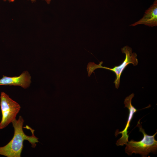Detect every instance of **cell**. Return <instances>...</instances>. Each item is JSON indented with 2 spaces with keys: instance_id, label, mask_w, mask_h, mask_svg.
I'll return each mask as SVG.
<instances>
[{
  "instance_id": "1",
  "label": "cell",
  "mask_w": 157,
  "mask_h": 157,
  "mask_svg": "<svg viewBox=\"0 0 157 157\" xmlns=\"http://www.w3.org/2000/svg\"><path fill=\"white\" fill-rule=\"evenodd\" d=\"M24 120L21 116L17 120L15 119L12 122L14 129L13 137L6 145L0 147V155L7 157H20L23 147V142L28 140L31 147H35L36 143L39 142L38 138L34 135V130L28 127L32 133L31 136H28L24 133L23 126Z\"/></svg>"
},
{
  "instance_id": "2",
  "label": "cell",
  "mask_w": 157,
  "mask_h": 157,
  "mask_svg": "<svg viewBox=\"0 0 157 157\" xmlns=\"http://www.w3.org/2000/svg\"><path fill=\"white\" fill-rule=\"evenodd\" d=\"M138 121L137 126L139 131L143 134V138L140 141H136L133 140L128 141L126 144L125 152L129 155H131L133 153L139 154L143 157H146L150 152H155L157 149V141L155 136L157 132L152 135H149L145 132L140 122Z\"/></svg>"
},
{
  "instance_id": "3",
  "label": "cell",
  "mask_w": 157,
  "mask_h": 157,
  "mask_svg": "<svg viewBox=\"0 0 157 157\" xmlns=\"http://www.w3.org/2000/svg\"><path fill=\"white\" fill-rule=\"evenodd\" d=\"M123 53L125 54V58L122 63L119 66H115L113 68H110L101 65L103 62H100L99 64H96L94 62H89L87 65V70L88 73V76H90L92 73L96 69L102 68L110 70L115 74L116 78L114 83L116 88L118 89L119 87L120 77L122 74L126 67L129 64L131 63L134 66L137 65L138 61L137 58V55L135 53H132V49L126 46L121 49Z\"/></svg>"
},
{
  "instance_id": "4",
  "label": "cell",
  "mask_w": 157,
  "mask_h": 157,
  "mask_svg": "<svg viewBox=\"0 0 157 157\" xmlns=\"http://www.w3.org/2000/svg\"><path fill=\"white\" fill-rule=\"evenodd\" d=\"M0 105L2 115L0 122V129H1L6 127L16 119L21 106L18 103L3 92L1 93Z\"/></svg>"
},
{
  "instance_id": "5",
  "label": "cell",
  "mask_w": 157,
  "mask_h": 157,
  "mask_svg": "<svg viewBox=\"0 0 157 157\" xmlns=\"http://www.w3.org/2000/svg\"><path fill=\"white\" fill-rule=\"evenodd\" d=\"M134 96V94L132 93L126 97L124 99V107L127 108L129 110V116L126 126L123 130L121 131H119L118 130H117L115 132V135L116 137H117L119 134H122L121 138L117 141L116 144L117 146L126 145L129 141V135L128 134V131L127 130L130 127V123L134 113L138 110L135 108L131 104L132 99Z\"/></svg>"
},
{
  "instance_id": "6",
  "label": "cell",
  "mask_w": 157,
  "mask_h": 157,
  "mask_svg": "<svg viewBox=\"0 0 157 157\" xmlns=\"http://www.w3.org/2000/svg\"><path fill=\"white\" fill-rule=\"evenodd\" d=\"M31 78V76L27 71L24 72L17 76L10 77L3 75L0 79V85L19 86L26 89L30 85Z\"/></svg>"
},
{
  "instance_id": "7",
  "label": "cell",
  "mask_w": 157,
  "mask_h": 157,
  "mask_svg": "<svg viewBox=\"0 0 157 157\" xmlns=\"http://www.w3.org/2000/svg\"><path fill=\"white\" fill-rule=\"evenodd\" d=\"M140 24L151 27L157 26V0H155L154 3L146 10L141 19L130 26H135Z\"/></svg>"
},
{
  "instance_id": "8",
  "label": "cell",
  "mask_w": 157,
  "mask_h": 157,
  "mask_svg": "<svg viewBox=\"0 0 157 157\" xmlns=\"http://www.w3.org/2000/svg\"><path fill=\"white\" fill-rule=\"evenodd\" d=\"M45 1L48 4H49L51 0H42Z\"/></svg>"
},
{
  "instance_id": "9",
  "label": "cell",
  "mask_w": 157,
  "mask_h": 157,
  "mask_svg": "<svg viewBox=\"0 0 157 157\" xmlns=\"http://www.w3.org/2000/svg\"><path fill=\"white\" fill-rule=\"evenodd\" d=\"M4 1H8L10 2H13L15 0H3Z\"/></svg>"
},
{
  "instance_id": "10",
  "label": "cell",
  "mask_w": 157,
  "mask_h": 157,
  "mask_svg": "<svg viewBox=\"0 0 157 157\" xmlns=\"http://www.w3.org/2000/svg\"><path fill=\"white\" fill-rule=\"evenodd\" d=\"M31 1L32 2H34L36 1V0H29Z\"/></svg>"
}]
</instances>
